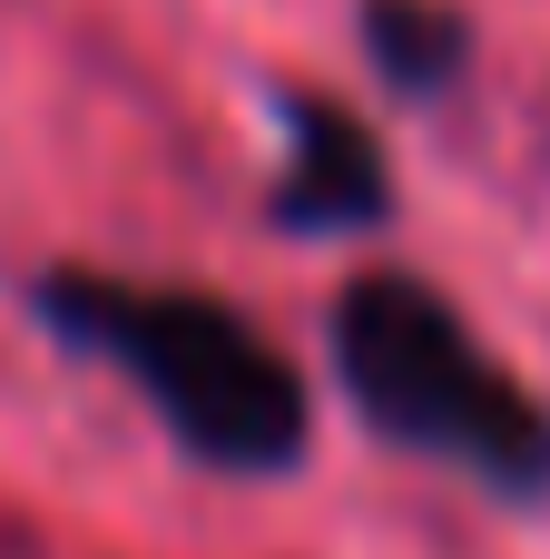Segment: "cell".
<instances>
[{
	"label": "cell",
	"instance_id": "obj_1",
	"mask_svg": "<svg viewBox=\"0 0 550 559\" xmlns=\"http://www.w3.org/2000/svg\"><path fill=\"white\" fill-rule=\"evenodd\" d=\"M30 324L118 373L148 423L217 481H295L315 462V373L226 295L108 265H39Z\"/></svg>",
	"mask_w": 550,
	"mask_h": 559
},
{
	"label": "cell",
	"instance_id": "obj_2",
	"mask_svg": "<svg viewBox=\"0 0 550 559\" xmlns=\"http://www.w3.org/2000/svg\"><path fill=\"white\" fill-rule=\"evenodd\" d=\"M325 373L384 452L463 481L492 511H550V403L433 275H344L325 305Z\"/></svg>",
	"mask_w": 550,
	"mask_h": 559
},
{
	"label": "cell",
	"instance_id": "obj_3",
	"mask_svg": "<svg viewBox=\"0 0 550 559\" xmlns=\"http://www.w3.org/2000/svg\"><path fill=\"white\" fill-rule=\"evenodd\" d=\"M276 177H266V226L295 236V246H344V236H384L403 187H394V157L374 138L364 108L325 98V88H276Z\"/></svg>",
	"mask_w": 550,
	"mask_h": 559
},
{
	"label": "cell",
	"instance_id": "obj_4",
	"mask_svg": "<svg viewBox=\"0 0 550 559\" xmlns=\"http://www.w3.org/2000/svg\"><path fill=\"white\" fill-rule=\"evenodd\" d=\"M354 49H364V79L394 108H443L472 79L482 29H472L463 0H354Z\"/></svg>",
	"mask_w": 550,
	"mask_h": 559
}]
</instances>
